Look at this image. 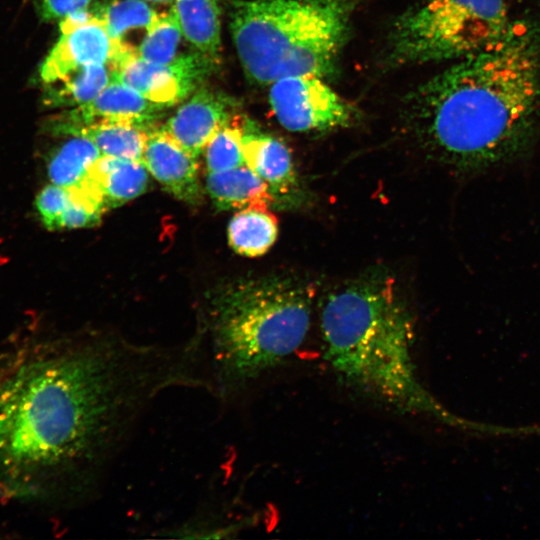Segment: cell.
Wrapping results in <instances>:
<instances>
[{
  "instance_id": "cell-14",
  "label": "cell",
  "mask_w": 540,
  "mask_h": 540,
  "mask_svg": "<svg viewBox=\"0 0 540 540\" xmlns=\"http://www.w3.org/2000/svg\"><path fill=\"white\" fill-rule=\"evenodd\" d=\"M148 173L142 160L102 155L92 165L85 183L100 195L108 210L143 194Z\"/></svg>"
},
{
  "instance_id": "cell-12",
  "label": "cell",
  "mask_w": 540,
  "mask_h": 540,
  "mask_svg": "<svg viewBox=\"0 0 540 540\" xmlns=\"http://www.w3.org/2000/svg\"><path fill=\"white\" fill-rule=\"evenodd\" d=\"M142 161L148 172L175 198L190 205L202 202L196 158L161 127L150 130Z\"/></svg>"
},
{
  "instance_id": "cell-27",
  "label": "cell",
  "mask_w": 540,
  "mask_h": 540,
  "mask_svg": "<svg viewBox=\"0 0 540 540\" xmlns=\"http://www.w3.org/2000/svg\"><path fill=\"white\" fill-rule=\"evenodd\" d=\"M149 3H157V4H165V3H173L175 0H145Z\"/></svg>"
},
{
  "instance_id": "cell-23",
  "label": "cell",
  "mask_w": 540,
  "mask_h": 540,
  "mask_svg": "<svg viewBox=\"0 0 540 540\" xmlns=\"http://www.w3.org/2000/svg\"><path fill=\"white\" fill-rule=\"evenodd\" d=\"M243 120L234 116L219 129L204 149L207 172H222L245 165L242 134Z\"/></svg>"
},
{
  "instance_id": "cell-26",
  "label": "cell",
  "mask_w": 540,
  "mask_h": 540,
  "mask_svg": "<svg viewBox=\"0 0 540 540\" xmlns=\"http://www.w3.org/2000/svg\"><path fill=\"white\" fill-rule=\"evenodd\" d=\"M93 0H39V10L46 21L59 20L88 9Z\"/></svg>"
},
{
  "instance_id": "cell-10",
  "label": "cell",
  "mask_w": 540,
  "mask_h": 540,
  "mask_svg": "<svg viewBox=\"0 0 540 540\" xmlns=\"http://www.w3.org/2000/svg\"><path fill=\"white\" fill-rule=\"evenodd\" d=\"M235 108L234 101L224 93L201 86L161 128L198 158L214 134L236 115Z\"/></svg>"
},
{
  "instance_id": "cell-15",
  "label": "cell",
  "mask_w": 540,
  "mask_h": 540,
  "mask_svg": "<svg viewBox=\"0 0 540 540\" xmlns=\"http://www.w3.org/2000/svg\"><path fill=\"white\" fill-rule=\"evenodd\" d=\"M205 190L221 211L268 209L277 203L269 186L246 165L222 172H207Z\"/></svg>"
},
{
  "instance_id": "cell-9",
  "label": "cell",
  "mask_w": 540,
  "mask_h": 540,
  "mask_svg": "<svg viewBox=\"0 0 540 540\" xmlns=\"http://www.w3.org/2000/svg\"><path fill=\"white\" fill-rule=\"evenodd\" d=\"M134 51V48L115 42L103 24L95 19L61 32L40 67V79L46 85L88 65H113L122 56Z\"/></svg>"
},
{
  "instance_id": "cell-1",
  "label": "cell",
  "mask_w": 540,
  "mask_h": 540,
  "mask_svg": "<svg viewBox=\"0 0 540 540\" xmlns=\"http://www.w3.org/2000/svg\"><path fill=\"white\" fill-rule=\"evenodd\" d=\"M200 385L189 346L92 336L30 357L0 383V499L91 498L148 406L171 388Z\"/></svg>"
},
{
  "instance_id": "cell-7",
  "label": "cell",
  "mask_w": 540,
  "mask_h": 540,
  "mask_svg": "<svg viewBox=\"0 0 540 540\" xmlns=\"http://www.w3.org/2000/svg\"><path fill=\"white\" fill-rule=\"evenodd\" d=\"M269 103L278 122L293 132H322L347 126L353 108L316 75L281 78L270 85Z\"/></svg>"
},
{
  "instance_id": "cell-18",
  "label": "cell",
  "mask_w": 540,
  "mask_h": 540,
  "mask_svg": "<svg viewBox=\"0 0 540 540\" xmlns=\"http://www.w3.org/2000/svg\"><path fill=\"white\" fill-rule=\"evenodd\" d=\"M109 64H93L44 85L43 102L49 108L70 109L92 101L111 82Z\"/></svg>"
},
{
  "instance_id": "cell-20",
  "label": "cell",
  "mask_w": 540,
  "mask_h": 540,
  "mask_svg": "<svg viewBox=\"0 0 540 540\" xmlns=\"http://www.w3.org/2000/svg\"><path fill=\"white\" fill-rule=\"evenodd\" d=\"M68 137L49 156L47 172L51 183L75 190L84 184L92 165L102 154L90 140Z\"/></svg>"
},
{
  "instance_id": "cell-24",
  "label": "cell",
  "mask_w": 540,
  "mask_h": 540,
  "mask_svg": "<svg viewBox=\"0 0 540 540\" xmlns=\"http://www.w3.org/2000/svg\"><path fill=\"white\" fill-rule=\"evenodd\" d=\"M70 201L69 190L54 183L46 185L39 191L35 206L45 228L52 231L58 230L60 218Z\"/></svg>"
},
{
  "instance_id": "cell-2",
  "label": "cell",
  "mask_w": 540,
  "mask_h": 540,
  "mask_svg": "<svg viewBox=\"0 0 540 540\" xmlns=\"http://www.w3.org/2000/svg\"><path fill=\"white\" fill-rule=\"evenodd\" d=\"M406 119L432 160L472 176L527 156L540 131V34L513 21L495 43L412 91Z\"/></svg>"
},
{
  "instance_id": "cell-5",
  "label": "cell",
  "mask_w": 540,
  "mask_h": 540,
  "mask_svg": "<svg viewBox=\"0 0 540 540\" xmlns=\"http://www.w3.org/2000/svg\"><path fill=\"white\" fill-rule=\"evenodd\" d=\"M354 7L353 0H234L229 25L246 76L270 86L288 76L330 75Z\"/></svg>"
},
{
  "instance_id": "cell-21",
  "label": "cell",
  "mask_w": 540,
  "mask_h": 540,
  "mask_svg": "<svg viewBox=\"0 0 540 540\" xmlns=\"http://www.w3.org/2000/svg\"><path fill=\"white\" fill-rule=\"evenodd\" d=\"M148 3L145 0H109L93 5L91 10L115 42L131 47L129 35L140 31L146 34L160 16Z\"/></svg>"
},
{
  "instance_id": "cell-6",
  "label": "cell",
  "mask_w": 540,
  "mask_h": 540,
  "mask_svg": "<svg viewBox=\"0 0 540 540\" xmlns=\"http://www.w3.org/2000/svg\"><path fill=\"white\" fill-rule=\"evenodd\" d=\"M512 22L506 0H424L395 21L388 59L395 64L460 60L498 41Z\"/></svg>"
},
{
  "instance_id": "cell-19",
  "label": "cell",
  "mask_w": 540,
  "mask_h": 540,
  "mask_svg": "<svg viewBox=\"0 0 540 540\" xmlns=\"http://www.w3.org/2000/svg\"><path fill=\"white\" fill-rule=\"evenodd\" d=\"M229 246L238 254L258 257L276 241L278 221L268 209L248 208L235 213L228 225Z\"/></svg>"
},
{
  "instance_id": "cell-11",
  "label": "cell",
  "mask_w": 540,
  "mask_h": 540,
  "mask_svg": "<svg viewBox=\"0 0 540 540\" xmlns=\"http://www.w3.org/2000/svg\"><path fill=\"white\" fill-rule=\"evenodd\" d=\"M165 108L167 107L146 99L128 85L111 80L92 101L66 109L49 123L83 125L95 122H125L154 127Z\"/></svg>"
},
{
  "instance_id": "cell-13",
  "label": "cell",
  "mask_w": 540,
  "mask_h": 540,
  "mask_svg": "<svg viewBox=\"0 0 540 540\" xmlns=\"http://www.w3.org/2000/svg\"><path fill=\"white\" fill-rule=\"evenodd\" d=\"M242 146L245 165L269 186L277 202L293 198L299 184L287 145L244 118Z\"/></svg>"
},
{
  "instance_id": "cell-22",
  "label": "cell",
  "mask_w": 540,
  "mask_h": 540,
  "mask_svg": "<svg viewBox=\"0 0 540 540\" xmlns=\"http://www.w3.org/2000/svg\"><path fill=\"white\" fill-rule=\"evenodd\" d=\"M183 37L177 17L171 8L161 13L136 48V55L153 63H169L179 54L178 48Z\"/></svg>"
},
{
  "instance_id": "cell-4",
  "label": "cell",
  "mask_w": 540,
  "mask_h": 540,
  "mask_svg": "<svg viewBox=\"0 0 540 540\" xmlns=\"http://www.w3.org/2000/svg\"><path fill=\"white\" fill-rule=\"evenodd\" d=\"M314 288L293 277L240 280L213 297L193 343L205 389L230 399L282 364L310 328Z\"/></svg>"
},
{
  "instance_id": "cell-16",
  "label": "cell",
  "mask_w": 540,
  "mask_h": 540,
  "mask_svg": "<svg viewBox=\"0 0 540 540\" xmlns=\"http://www.w3.org/2000/svg\"><path fill=\"white\" fill-rule=\"evenodd\" d=\"M48 131L57 136H81L90 140L105 156L142 160L149 132L147 127L125 122H95L83 125L48 123Z\"/></svg>"
},
{
  "instance_id": "cell-3",
  "label": "cell",
  "mask_w": 540,
  "mask_h": 540,
  "mask_svg": "<svg viewBox=\"0 0 540 540\" xmlns=\"http://www.w3.org/2000/svg\"><path fill=\"white\" fill-rule=\"evenodd\" d=\"M320 326L324 359L344 384L398 412L451 420L417 377L412 318L390 276H364L331 293Z\"/></svg>"
},
{
  "instance_id": "cell-8",
  "label": "cell",
  "mask_w": 540,
  "mask_h": 540,
  "mask_svg": "<svg viewBox=\"0 0 540 540\" xmlns=\"http://www.w3.org/2000/svg\"><path fill=\"white\" fill-rule=\"evenodd\" d=\"M218 58L194 50L179 54L169 63L145 61L136 52L122 57L112 66V79L139 92L164 107L182 102L203 86L213 73Z\"/></svg>"
},
{
  "instance_id": "cell-17",
  "label": "cell",
  "mask_w": 540,
  "mask_h": 540,
  "mask_svg": "<svg viewBox=\"0 0 540 540\" xmlns=\"http://www.w3.org/2000/svg\"><path fill=\"white\" fill-rule=\"evenodd\" d=\"M171 8L183 37L194 50L218 58L221 45L219 0H175Z\"/></svg>"
},
{
  "instance_id": "cell-25",
  "label": "cell",
  "mask_w": 540,
  "mask_h": 540,
  "mask_svg": "<svg viewBox=\"0 0 540 540\" xmlns=\"http://www.w3.org/2000/svg\"><path fill=\"white\" fill-rule=\"evenodd\" d=\"M102 213L94 211L71 196L70 204L60 218L58 230L88 228L100 223Z\"/></svg>"
}]
</instances>
